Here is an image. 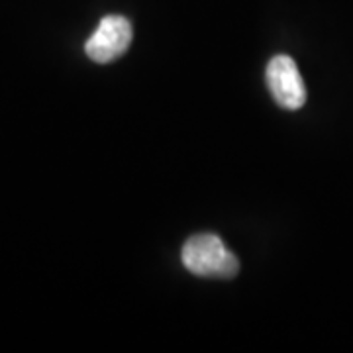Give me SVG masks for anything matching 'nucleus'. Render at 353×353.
<instances>
[{
  "instance_id": "nucleus-3",
  "label": "nucleus",
  "mask_w": 353,
  "mask_h": 353,
  "mask_svg": "<svg viewBox=\"0 0 353 353\" xmlns=\"http://www.w3.org/2000/svg\"><path fill=\"white\" fill-rule=\"evenodd\" d=\"M267 87L275 102L285 110H299L306 102L303 77L289 55H275L267 63Z\"/></svg>"
},
{
  "instance_id": "nucleus-2",
  "label": "nucleus",
  "mask_w": 353,
  "mask_h": 353,
  "mask_svg": "<svg viewBox=\"0 0 353 353\" xmlns=\"http://www.w3.org/2000/svg\"><path fill=\"white\" fill-rule=\"evenodd\" d=\"M132 24L120 14H108L97 26L85 43L87 55L94 63H112L122 57L132 43Z\"/></svg>"
},
{
  "instance_id": "nucleus-1",
  "label": "nucleus",
  "mask_w": 353,
  "mask_h": 353,
  "mask_svg": "<svg viewBox=\"0 0 353 353\" xmlns=\"http://www.w3.org/2000/svg\"><path fill=\"white\" fill-rule=\"evenodd\" d=\"M181 261L196 277L234 279L240 273V261L216 234H196L185 241Z\"/></svg>"
}]
</instances>
